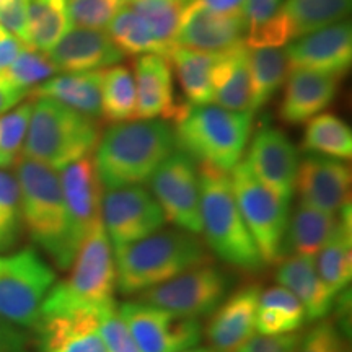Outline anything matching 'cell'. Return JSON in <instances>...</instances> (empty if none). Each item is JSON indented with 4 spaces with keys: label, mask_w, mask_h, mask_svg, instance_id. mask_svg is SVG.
<instances>
[{
    "label": "cell",
    "mask_w": 352,
    "mask_h": 352,
    "mask_svg": "<svg viewBox=\"0 0 352 352\" xmlns=\"http://www.w3.org/2000/svg\"><path fill=\"white\" fill-rule=\"evenodd\" d=\"M175 147L173 129L165 121L134 120L111 126L95 148L101 186H142Z\"/></svg>",
    "instance_id": "1"
},
{
    "label": "cell",
    "mask_w": 352,
    "mask_h": 352,
    "mask_svg": "<svg viewBox=\"0 0 352 352\" xmlns=\"http://www.w3.org/2000/svg\"><path fill=\"white\" fill-rule=\"evenodd\" d=\"M253 113L214 103H183L175 114V145L197 165L230 171L243 157L253 131Z\"/></svg>",
    "instance_id": "2"
},
{
    "label": "cell",
    "mask_w": 352,
    "mask_h": 352,
    "mask_svg": "<svg viewBox=\"0 0 352 352\" xmlns=\"http://www.w3.org/2000/svg\"><path fill=\"white\" fill-rule=\"evenodd\" d=\"M15 165L21 220L26 230L60 270H67L76 258V252L70 243L59 171L28 157H20Z\"/></svg>",
    "instance_id": "3"
},
{
    "label": "cell",
    "mask_w": 352,
    "mask_h": 352,
    "mask_svg": "<svg viewBox=\"0 0 352 352\" xmlns=\"http://www.w3.org/2000/svg\"><path fill=\"white\" fill-rule=\"evenodd\" d=\"M206 248L195 233L158 230L114 250L116 287L124 296L140 294L206 264Z\"/></svg>",
    "instance_id": "4"
},
{
    "label": "cell",
    "mask_w": 352,
    "mask_h": 352,
    "mask_svg": "<svg viewBox=\"0 0 352 352\" xmlns=\"http://www.w3.org/2000/svg\"><path fill=\"white\" fill-rule=\"evenodd\" d=\"M197 173L201 184V233H204L206 243L233 267L261 270L264 261L240 214L230 171L197 165Z\"/></svg>",
    "instance_id": "5"
},
{
    "label": "cell",
    "mask_w": 352,
    "mask_h": 352,
    "mask_svg": "<svg viewBox=\"0 0 352 352\" xmlns=\"http://www.w3.org/2000/svg\"><path fill=\"white\" fill-rule=\"evenodd\" d=\"M67 279L54 284L41 305L39 320L76 310H98L113 300L116 266L103 222L87 233Z\"/></svg>",
    "instance_id": "6"
},
{
    "label": "cell",
    "mask_w": 352,
    "mask_h": 352,
    "mask_svg": "<svg viewBox=\"0 0 352 352\" xmlns=\"http://www.w3.org/2000/svg\"><path fill=\"white\" fill-rule=\"evenodd\" d=\"M100 140L96 120L83 116L51 98L33 103L23 155L60 171L95 152Z\"/></svg>",
    "instance_id": "7"
},
{
    "label": "cell",
    "mask_w": 352,
    "mask_h": 352,
    "mask_svg": "<svg viewBox=\"0 0 352 352\" xmlns=\"http://www.w3.org/2000/svg\"><path fill=\"white\" fill-rule=\"evenodd\" d=\"M56 272L33 248L0 254V316L21 328H36Z\"/></svg>",
    "instance_id": "8"
},
{
    "label": "cell",
    "mask_w": 352,
    "mask_h": 352,
    "mask_svg": "<svg viewBox=\"0 0 352 352\" xmlns=\"http://www.w3.org/2000/svg\"><path fill=\"white\" fill-rule=\"evenodd\" d=\"M230 179L240 214L264 264L277 263L283 259V241L289 222L290 202L264 186L243 160L230 170Z\"/></svg>",
    "instance_id": "9"
},
{
    "label": "cell",
    "mask_w": 352,
    "mask_h": 352,
    "mask_svg": "<svg viewBox=\"0 0 352 352\" xmlns=\"http://www.w3.org/2000/svg\"><path fill=\"white\" fill-rule=\"evenodd\" d=\"M230 292V279L219 267L201 264L139 294V302L184 318H204L214 314Z\"/></svg>",
    "instance_id": "10"
},
{
    "label": "cell",
    "mask_w": 352,
    "mask_h": 352,
    "mask_svg": "<svg viewBox=\"0 0 352 352\" xmlns=\"http://www.w3.org/2000/svg\"><path fill=\"white\" fill-rule=\"evenodd\" d=\"M148 183L166 222L195 235L202 232L201 184L195 160L179 151L171 152Z\"/></svg>",
    "instance_id": "11"
},
{
    "label": "cell",
    "mask_w": 352,
    "mask_h": 352,
    "mask_svg": "<svg viewBox=\"0 0 352 352\" xmlns=\"http://www.w3.org/2000/svg\"><path fill=\"white\" fill-rule=\"evenodd\" d=\"M101 222L114 250L142 240L165 226V215L142 186L107 189L101 197Z\"/></svg>",
    "instance_id": "12"
},
{
    "label": "cell",
    "mask_w": 352,
    "mask_h": 352,
    "mask_svg": "<svg viewBox=\"0 0 352 352\" xmlns=\"http://www.w3.org/2000/svg\"><path fill=\"white\" fill-rule=\"evenodd\" d=\"M140 352H179L201 342V321L142 302L118 305Z\"/></svg>",
    "instance_id": "13"
},
{
    "label": "cell",
    "mask_w": 352,
    "mask_h": 352,
    "mask_svg": "<svg viewBox=\"0 0 352 352\" xmlns=\"http://www.w3.org/2000/svg\"><path fill=\"white\" fill-rule=\"evenodd\" d=\"M246 166L272 192L290 202L296 195L298 153L290 139L276 127H261L250 142Z\"/></svg>",
    "instance_id": "14"
},
{
    "label": "cell",
    "mask_w": 352,
    "mask_h": 352,
    "mask_svg": "<svg viewBox=\"0 0 352 352\" xmlns=\"http://www.w3.org/2000/svg\"><path fill=\"white\" fill-rule=\"evenodd\" d=\"M59 178L63 184L65 209H67L70 243L74 252L77 253L87 233L101 222L103 186L91 155L64 166L59 171Z\"/></svg>",
    "instance_id": "15"
},
{
    "label": "cell",
    "mask_w": 352,
    "mask_h": 352,
    "mask_svg": "<svg viewBox=\"0 0 352 352\" xmlns=\"http://www.w3.org/2000/svg\"><path fill=\"white\" fill-rule=\"evenodd\" d=\"M285 54L290 70L307 69L342 77L352 63V26L342 20L308 33L289 43Z\"/></svg>",
    "instance_id": "16"
},
{
    "label": "cell",
    "mask_w": 352,
    "mask_h": 352,
    "mask_svg": "<svg viewBox=\"0 0 352 352\" xmlns=\"http://www.w3.org/2000/svg\"><path fill=\"white\" fill-rule=\"evenodd\" d=\"M296 192L303 204L329 214H340L349 204V166L338 158L311 153L298 162Z\"/></svg>",
    "instance_id": "17"
},
{
    "label": "cell",
    "mask_w": 352,
    "mask_h": 352,
    "mask_svg": "<svg viewBox=\"0 0 352 352\" xmlns=\"http://www.w3.org/2000/svg\"><path fill=\"white\" fill-rule=\"evenodd\" d=\"M245 36L246 20L243 13L223 15L196 3H186L175 44L189 50L220 54L245 43Z\"/></svg>",
    "instance_id": "18"
},
{
    "label": "cell",
    "mask_w": 352,
    "mask_h": 352,
    "mask_svg": "<svg viewBox=\"0 0 352 352\" xmlns=\"http://www.w3.org/2000/svg\"><path fill=\"white\" fill-rule=\"evenodd\" d=\"M261 296L259 285L252 284L226 298L206 328L210 351L236 352L256 333V311Z\"/></svg>",
    "instance_id": "19"
},
{
    "label": "cell",
    "mask_w": 352,
    "mask_h": 352,
    "mask_svg": "<svg viewBox=\"0 0 352 352\" xmlns=\"http://www.w3.org/2000/svg\"><path fill=\"white\" fill-rule=\"evenodd\" d=\"M341 76L294 69L285 78L279 116L285 124H303L323 113L340 90Z\"/></svg>",
    "instance_id": "20"
},
{
    "label": "cell",
    "mask_w": 352,
    "mask_h": 352,
    "mask_svg": "<svg viewBox=\"0 0 352 352\" xmlns=\"http://www.w3.org/2000/svg\"><path fill=\"white\" fill-rule=\"evenodd\" d=\"M59 72L104 70L120 64L124 54L104 30L72 28L47 52Z\"/></svg>",
    "instance_id": "21"
},
{
    "label": "cell",
    "mask_w": 352,
    "mask_h": 352,
    "mask_svg": "<svg viewBox=\"0 0 352 352\" xmlns=\"http://www.w3.org/2000/svg\"><path fill=\"white\" fill-rule=\"evenodd\" d=\"M135 116L138 120L175 118L179 104L175 101L173 69L168 59L157 54H144L134 64Z\"/></svg>",
    "instance_id": "22"
},
{
    "label": "cell",
    "mask_w": 352,
    "mask_h": 352,
    "mask_svg": "<svg viewBox=\"0 0 352 352\" xmlns=\"http://www.w3.org/2000/svg\"><path fill=\"white\" fill-rule=\"evenodd\" d=\"M98 310H76L46 316L36 329L43 352H107L98 329Z\"/></svg>",
    "instance_id": "23"
},
{
    "label": "cell",
    "mask_w": 352,
    "mask_h": 352,
    "mask_svg": "<svg viewBox=\"0 0 352 352\" xmlns=\"http://www.w3.org/2000/svg\"><path fill=\"white\" fill-rule=\"evenodd\" d=\"M276 271V280L292 292L305 308L308 321L323 320L331 314L336 297L327 289L316 272L314 258L285 256Z\"/></svg>",
    "instance_id": "24"
},
{
    "label": "cell",
    "mask_w": 352,
    "mask_h": 352,
    "mask_svg": "<svg viewBox=\"0 0 352 352\" xmlns=\"http://www.w3.org/2000/svg\"><path fill=\"white\" fill-rule=\"evenodd\" d=\"M101 85L103 70L65 72L43 82L33 88L30 95L33 98H51L83 116L98 120L101 116Z\"/></svg>",
    "instance_id": "25"
},
{
    "label": "cell",
    "mask_w": 352,
    "mask_h": 352,
    "mask_svg": "<svg viewBox=\"0 0 352 352\" xmlns=\"http://www.w3.org/2000/svg\"><path fill=\"white\" fill-rule=\"evenodd\" d=\"M340 214H329L298 202L294 212L289 214L283 241V258L292 254L315 258L336 232Z\"/></svg>",
    "instance_id": "26"
},
{
    "label": "cell",
    "mask_w": 352,
    "mask_h": 352,
    "mask_svg": "<svg viewBox=\"0 0 352 352\" xmlns=\"http://www.w3.org/2000/svg\"><path fill=\"white\" fill-rule=\"evenodd\" d=\"M212 103L230 111H250V67L246 43L217 56L212 72Z\"/></svg>",
    "instance_id": "27"
},
{
    "label": "cell",
    "mask_w": 352,
    "mask_h": 352,
    "mask_svg": "<svg viewBox=\"0 0 352 352\" xmlns=\"http://www.w3.org/2000/svg\"><path fill=\"white\" fill-rule=\"evenodd\" d=\"M316 272L327 289L338 297L349 287L352 277V232L351 204L340 212V223L328 243L314 258Z\"/></svg>",
    "instance_id": "28"
},
{
    "label": "cell",
    "mask_w": 352,
    "mask_h": 352,
    "mask_svg": "<svg viewBox=\"0 0 352 352\" xmlns=\"http://www.w3.org/2000/svg\"><path fill=\"white\" fill-rule=\"evenodd\" d=\"M248 67L250 111L254 114L284 85L290 65L280 47H248Z\"/></svg>",
    "instance_id": "29"
},
{
    "label": "cell",
    "mask_w": 352,
    "mask_h": 352,
    "mask_svg": "<svg viewBox=\"0 0 352 352\" xmlns=\"http://www.w3.org/2000/svg\"><path fill=\"white\" fill-rule=\"evenodd\" d=\"M217 56L183 46H175L170 51L166 59L170 65H173L176 78L188 103H212V72Z\"/></svg>",
    "instance_id": "30"
},
{
    "label": "cell",
    "mask_w": 352,
    "mask_h": 352,
    "mask_svg": "<svg viewBox=\"0 0 352 352\" xmlns=\"http://www.w3.org/2000/svg\"><path fill=\"white\" fill-rule=\"evenodd\" d=\"M305 308L298 298L283 285L261 292L256 311V333L280 336L296 333L307 323Z\"/></svg>",
    "instance_id": "31"
},
{
    "label": "cell",
    "mask_w": 352,
    "mask_h": 352,
    "mask_svg": "<svg viewBox=\"0 0 352 352\" xmlns=\"http://www.w3.org/2000/svg\"><path fill=\"white\" fill-rule=\"evenodd\" d=\"M351 6L352 0H285L279 10L289 21L294 39H297L342 21Z\"/></svg>",
    "instance_id": "32"
},
{
    "label": "cell",
    "mask_w": 352,
    "mask_h": 352,
    "mask_svg": "<svg viewBox=\"0 0 352 352\" xmlns=\"http://www.w3.org/2000/svg\"><path fill=\"white\" fill-rule=\"evenodd\" d=\"M303 148L315 155L346 160L352 155V132L340 116L320 113L307 121Z\"/></svg>",
    "instance_id": "33"
},
{
    "label": "cell",
    "mask_w": 352,
    "mask_h": 352,
    "mask_svg": "<svg viewBox=\"0 0 352 352\" xmlns=\"http://www.w3.org/2000/svg\"><path fill=\"white\" fill-rule=\"evenodd\" d=\"M70 26L65 0H30L28 33L33 50L47 54Z\"/></svg>",
    "instance_id": "34"
},
{
    "label": "cell",
    "mask_w": 352,
    "mask_h": 352,
    "mask_svg": "<svg viewBox=\"0 0 352 352\" xmlns=\"http://www.w3.org/2000/svg\"><path fill=\"white\" fill-rule=\"evenodd\" d=\"M100 118L111 124L138 120L134 76L124 65L116 64L103 70Z\"/></svg>",
    "instance_id": "35"
},
{
    "label": "cell",
    "mask_w": 352,
    "mask_h": 352,
    "mask_svg": "<svg viewBox=\"0 0 352 352\" xmlns=\"http://www.w3.org/2000/svg\"><path fill=\"white\" fill-rule=\"evenodd\" d=\"M129 7L144 20L155 41L164 47L166 59L176 46V33L186 0H134L129 2Z\"/></svg>",
    "instance_id": "36"
},
{
    "label": "cell",
    "mask_w": 352,
    "mask_h": 352,
    "mask_svg": "<svg viewBox=\"0 0 352 352\" xmlns=\"http://www.w3.org/2000/svg\"><path fill=\"white\" fill-rule=\"evenodd\" d=\"M107 28L108 36L111 38V41L116 44L122 54H157L165 57L164 47L155 41L151 30L147 28V25L138 13L132 10L129 3L118 12V15Z\"/></svg>",
    "instance_id": "37"
},
{
    "label": "cell",
    "mask_w": 352,
    "mask_h": 352,
    "mask_svg": "<svg viewBox=\"0 0 352 352\" xmlns=\"http://www.w3.org/2000/svg\"><path fill=\"white\" fill-rule=\"evenodd\" d=\"M57 72H59V69L56 67V64L52 63L46 52L23 46L16 59L10 64V67L0 77H3L7 82L21 88V90L32 91L43 82L54 77Z\"/></svg>",
    "instance_id": "38"
},
{
    "label": "cell",
    "mask_w": 352,
    "mask_h": 352,
    "mask_svg": "<svg viewBox=\"0 0 352 352\" xmlns=\"http://www.w3.org/2000/svg\"><path fill=\"white\" fill-rule=\"evenodd\" d=\"M33 103H23L0 114V170L10 168L19 162L28 132Z\"/></svg>",
    "instance_id": "39"
},
{
    "label": "cell",
    "mask_w": 352,
    "mask_h": 352,
    "mask_svg": "<svg viewBox=\"0 0 352 352\" xmlns=\"http://www.w3.org/2000/svg\"><path fill=\"white\" fill-rule=\"evenodd\" d=\"M21 208L16 178L0 170V252H8L20 239Z\"/></svg>",
    "instance_id": "40"
},
{
    "label": "cell",
    "mask_w": 352,
    "mask_h": 352,
    "mask_svg": "<svg viewBox=\"0 0 352 352\" xmlns=\"http://www.w3.org/2000/svg\"><path fill=\"white\" fill-rule=\"evenodd\" d=\"M127 0H65L70 25L76 28L104 30Z\"/></svg>",
    "instance_id": "41"
},
{
    "label": "cell",
    "mask_w": 352,
    "mask_h": 352,
    "mask_svg": "<svg viewBox=\"0 0 352 352\" xmlns=\"http://www.w3.org/2000/svg\"><path fill=\"white\" fill-rule=\"evenodd\" d=\"M98 329L107 352H140L114 300L100 307Z\"/></svg>",
    "instance_id": "42"
},
{
    "label": "cell",
    "mask_w": 352,
    "mask_h": 352,
    "mask_svg": "<svg viewBox=\"0 0 352 352\" xmlns=\"http://www.w3.org/2000/svg\"><path fill=\"white\" fill-rule=\"evenodd\" d=\"M297 352H349L346 336L333 321L323 320L300 338Z\"/></svg>",
    "instance_id": "43"
},
{
    "label": "cell",
    "mask_w": 352,
    "mask_h": 352,
    "mask_svg": "<svg viewBox=\"0 0 352 352\" xmlns=\"http://www.w3.org/2000/svg\"><path fill=\"white\" fill-rule=\"evenodd\" d=\"M28 6L30 0H0V26L23 46L32 47L28 33Z\"/></svg>",
    "instance_id": "44"
},
{
    "label": "cell",
    "mask_w": 352,
    "mask_h": 352,
    "mask_svg": "<svg viewBox=\"0 0 352 352\" xmlns=\"http://www.w3.org/2000/svg\"><path fill=\"white\" fill-rule=\"evenodd\" d=\"M300 334L289 333L280 336H253L236 352H297Z\"/></svg>",
    "instance_id": "45"
},
{
    "label": "cell",
    "mask_w": 352,
    "mask_h": 352,
    "mask_svg": "<svg viewBox=\"0 0 352 352\" xmlns=\"http://www.w3.org/2000/svg\"><path fill=\"white\" fill-rule=\"evenodd\" d=\"M283 6V0H245L243 15L246 20V32L253 30L270 20Z\"/></svg>",
    "instance_id": "46"
},
{
    "label": "cell",
    "mask_w": 352,
    "mask_h": 352,
    "mask_svg": "<svg viewBox=\"0 0 352 352\" xmlns=\"http://www.w3.org/2000/svg\"><path fill=\"white\" fill-rule=\"evenodd\" d=\"M0 352H25L23 334L0 316Z\"/></svg>",
    "instance_id": "47"
},
{
    "label": "cell",
    "mask_w": 352,
    "mask_h": 352,
    "mask_svg": "<svg viewBox=\"0 0 352 352\" xmlns=\"http://www.w3.org/2000/svg\"><path fill=\"white\" fill-rule=\"evenodd\" d=\"M21 47L23 44L0 26V76L10 67V64L20 54Z\"/></svg>",
    "instance_id": "48"
},
{
    "label": "cell",
    "mask_w": 352,
    "mask_h": 352,
    "mask_svg": "<svg viewBox=\"0 0 352 352\" xmlns=\"http://www.w3.org/2000/svg\"><path fill=\"white\" fill-rule=\"evenodd\" d=\"M28 95L30 91L21 90V88L7 82L3 77H0V114L10 111Z\"/></svg>",
    "instance_id": "49"
},
{
    "label": "cell",
    "mask_w": 352,
    "mask_h": 352,
    "mask_svg": "<svg viewBox=\"0 0 352 352\" xmlns=\"http://www.w3.org/2000/svg\"><path fill=\"white\" fill-rule=\"evenodd\" d=\"M186 3H196L210 12L223 15H239L243 13L245 0H186Z\"/></svg>",
    "instance_id": "50"
},
{
    "label": "cell",
    "mask_w": 352,
    "mask_h": 352,
    "mask_svg": "<svg viewBox=\"0 0 352 352\" xmlns=\"http://www.w3.org/2000/svg\"><path fill=\"white\" fill-rule=\"evenodd\" d=\"M179 352H212L210 349H201V347H191V349H186V351H179Z\"/></svg>",
    "instance_id": "51"
},
{
    "label": "cell",
    "mask_w": 352,
    "mask_h": 352,
    "mask_svg": "<svg viewBox=\"0 0 352 352\" xmlns=\"http://www.w3.org/2000/svg\"><path fill=\"white\" fill-rule=\"evenodd\" d=\"M129 2H134V0H127V3H129Z\"/></svg>",
    "instance_id": "52"
}]
</instances>
